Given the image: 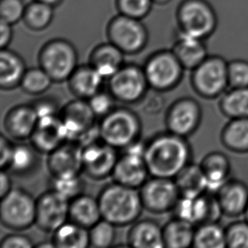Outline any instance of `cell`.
Returning a JSON list of instances; mask_svg holds the SVG:
<instances>
[{
    "label": "cell",
    "instance_id": "6da1fadb",
    "mask_svg": "<svg viewBox=\"0 0 248 248\" xmlns=\"http://www.w3.org/2000/svg\"><path fill=\"white\" fill-rule=\"evenodd\" d=\"M186 138L170 131L156 135L146 142L145 161L150 176L174 179L191 159Z\"/></svg>",
    "mask_w": 248,
    "mask_h": 248
},
{
    "label": "cell",
    "instance_id": "7a4b0ae2",
    "mask_svg": "<svg viewBox=\"0 0 248 248\" xmlns=\"http://www.w3.org/2000/svg\"><path fill=\"white\" fill-rule=\"evenodd\" d=\"M138 190L116 182L103 188L97 198L102 218L116 226L137 221L144 208Z\"/></svg>",
    "mask_w": 248,
    "mask_h": 248
},
{
    "label": "cell",
    "instance_id": "3957f363",
    "mask_svg": "<svg viewBox=\"0 0 248 248\" xmlns=\"http://www.w3.org/2000/svg\"><path fill=\"white\" fill-rule=\"evenodd\" d=\"M101 139L116 149H124L141 139V119L127 107H115L98 124Z\"/></svg>",
    "mask_w": 248,
    "mask_h": 248
},
{
    "label": "cell",
    "instance_id": "277c9868",
    "mask_svg": "<svg viewBox=\"0 0 248 248\" xmlns=\"http://www.w3.org/2000/svg\"><path fill=\"white\" fill-rule=\"evenodd\" d=\"M181 33L206 40L215 33L218 19L215 8L207 0H183L176 11Z\"/></svg>",
    "mask_w": 248,
    "mask_h": 248
},
{
    "label": "cell",
    "instance_id": "5b68a950",
    "mask_svg": "<svg viewBox=\"0 0 248 248\" xmlns=\"http://www.w3.org/2000/svg\"><path fill=\"white\" fill-rule=\"evenodd\" d=\"M38 63L54 82L68 81L78 67V51L64 39H53L41 48Z\"/></svg>",
    "mask_w": 248,
    "mask_h": 248
},
{
    "label": "cell",
    "instance_id": "8992f818",
    "mask_svg": "<svg viewBox=\"0 0 248 248\" xmlns=\"http://www.w3.org/2000/svg\"><path fill=\"white\" fill-rule=\"evenodd\" d=\"M37 199L21 188H13L0 204V219L3 226L13 231L30 228L36 222Z\"/></svg>",
    "mask_w": 248,
    "mask_h": 248
},
{
    "label": "cell",
    "instance_id": "52a82bcc",
    "mask_svg": "<svg viewBox=\"0 0 248 248\" xmlns=\"http://www.w3.org/2000/svg\"><path fill=\"white\" fill-rule=\"evenodd\" d=\"M143 69L150 89L160 93L177 87L185 70L172 50L158 51L152 54Z\"/></svg>",
    "mask_w": 248,
    "mask_h": 248
},
{
    "label": "cell",
    "instance_id": "ba28073f",
    "mask_svg": "<svg viewBox=\"0 0 248 248\" xmlns=\"http://www.w3.org/2000/svg\"><path fill=\"white\" fill-rule=\"evenodd\" d=\"M108 81V92L124 104L140 103L150 89L144 69L138 64H124Z\"/></svg>",
    "mask_w": 248,
    "mask_h": 248
},
{
    "label": "cell",
    "instance_id": "9c48e42d",
    "mask_svg": "<svg viewBox=\"0 0 248 248\" xmlns=\"http://www.w3.org/2000/svg\"><path fill=\"white\" fill-rule=\"evenodd\" d=\"M108 42L124 54L141 52L148 44V32L140 19L120 14L108 24Z\"/></svg>",
    "mask_w": 248,
    "mask_h": 248
},
{
    "label": "cell",
    "instance_id": "30bf717a",
    "mask_svg": "<svg viewBox=\"0 0 248 248\" xmlns=\"http://www.w3.org/2000/svg\"><path fill=\"white\" fill-rule=\"evenodd\" d=\"M145 148L146 143L140 139L123 149L111 175L114 182L134 189L143 186L150 175L145 161Z\"/></svg>",
    "mask_w": 248,
    "mask_h": 248
},
{
    "label": "cell",
    "instance_id": "8fae6325",
    "mask_svg": "<svg viewBox=\"0 0 248 248\" xmlns=\"http://www.w3.org/2000/svg\"><path fill=\"white\" fill-rule=\"evenodd\" d=\"M191 84L202 97L218 96L229 85L228 63L218 55H208L192 71Z\"/></svg>",
    "mask_w": 248,
    "mask_h": 248
},
{
    "label": "cell",
    "instance_id": "7c38bea8",
    "mask_svg": "<svg viewBox=\"0 0 248 248\" xmlns=\"http://www.w3.org/2000/svg\"><path fill=\"white\" fill-rule=\"evenodd\" d=\"M139 192L143 208L157 215L173 210L181 198L175 181L170 178L151 176Z\"/></svg>",
    "mask_w": 248,
    "mask_h": 248
},
{
    "label": "cell",
    "instance_id": "4fadbf2b",
    "mask_svg": "<svg viewBox=\"0 0 248 248\" xmlns=\"http://www.w3.org/2000/svg\"><path fill=\"white\" fill-rule=\"evenodd\" d=\"M70 202L53 189L45 191L37 198L35 225L44 232H55L69 220Z\"/></svg>",
    "mask_w": 248,
    "mask_h": 248
},
{
    "label": "cell",
    "instance_id": "5bb4252c",
    "mask_svg": "<svg viewBox=\"0 0 248 248\" xmlns=\"http://www.w3.org/2000/svg\"><path fill=\"white\" fill-rule=\"evenodd\" d=\"M201 121V108L191 97H182L174 101L165 114L167 131L180 137L186 138L192 134Z\"/></svg>",
    "mask_w": 248,
    "mask_h": 248
},
{
    "label": "cell",
    "instance_id": "9a60e30c",
    "mask_svg": "<svg viewBox=\"0 0 248 248\" xmlns=\"http://www.w3.org/2000/svg\"><path fill=\"white\" fill-rule=\"evenodd\" d=\"M116 148L102 139L82 148L83 172L88 177L100 181L113 174L119 155Z\"/></svg>",
    "mask_w": 248,
    "mask_h": 248
},
{
    "label": "cell",
    "instance_id": "2e32d148",
    "mask_svg": "<svg viewBox=\"0 0 248 248\" xmlns=\"http://www.w3.org/2000/svg\"><path fill=\"white\" fill-rule=\"evenodd\" d=\"M47 166L52 177H69L83 172L82 148L67 141L47 155Z\"/></svg>",
    "mask_w": 248,
    "mask_h": 248
},
{
    "label": "cell",
    "instance_id": "e0dca14e",
    "mask_svg": "<svg viewBox=\"0 0 248 248\" xmlns=\"http://www.w3.org/2000/svg\"><path fill=\"white\" fill-rule=\"evenodd\" d=\"M60 117L67 131L69 141H78L81 136L97 124V116L88 101L78 97L70 101L61 108Z\"/></svg>",
    "mask_w": 248,
    "mask_h": 248
},
{
    "label": "cell",
    "instance_id": "ac0fdd59",
    "mask_svg": "<svg viewBox=\"0 0 248 248\" xmlns=\"http://www.w3.org/2000/svg\"><path fill=\"white\" fill-rule=\"evenodd\" d=\"M176 218L188 222L192 225H200L210 218L218 217L222 212L218 200L210 201L203 194L198 196H181L174 209Z\"/></svg>",
    "mask_w": 248,
    "mask_h": 248
},
{
    "label": "cell",
    "instance_id": "d6986e66",
    "mask_svg": "<svg viewBox=\"0 0 248 248\" xmlns=\"http://www.w3.org/2000/svg\"><path fill=\"white\" fill-rule=\"evenodd\" d=\"M30 141L37 151L45 155L69 141L67 131L60 114L39 118Z\"/></svg>",
    "mask_w": 248,
    "mask_h": 248
},
{
    "label": "cell",
    "instance_id": "ffe728a7",
    "mask_svg": "<svg viewBox=\"0 0 248 248\" xmlns=\"http://www.w3.org/2000/svg\"><path fill=\"white\" fill-rule=\"evenodd\" d=\"M38 120L32 104H20L11 108L5 114L3 126L8 136L15 140H30Z\"/></svg>",
    "mask_w": 248,
    "mask_h": 248
},
{
    "label": "cell",
    "instance_id": "44dd1931",
    "mask_svg": "<svg viewBox=\"0 0 248 248\" xmlns=\"http://www.w3.org/2000/svg\"><path fill=\"white\" fill-rule=\"evenodd\" d=\"M205 40L179 32L171 50L185 70L193 71L208 57Z\"/></svg>",
    "mask_w": 248,
    "mask_h": 248
},
{
    "label": "cell",
    "instance_id": "7402d4cb",
    "mask_svg": "<svg viewBox=\"0 0 248 248\" xmlns=\"http://www.w3.org/2000/svg\"><path fill=\"white\" fill-rule=\"evenodd\" d=\"M104 80L90 64L78 65L68 79V87L75 97L88 100L102 91Z\"/></svg>",
    "mask_w": 248,
    "mask_h": 248
},
{
    "label": "cell",
    "instance_id": "603a6c76",
    "mask_svg": "<svg viewBox=\"0 0 248 248\" xmlns=\"http://www.w3.org/2000/svg\"><path fill=\"white\" fill-rule=\"evenodd\" d=\"M124 56L120 48L108 42L97 45L92 51L88 64L108 80L124 65Z\"/></svg>",
    "mask_w": 248,
    "mask_h": 248
},
{
    "label": "cell",
    "instance_id": "cb8c5ba5",
    "mask_svg": "<svg viewBox=\"0 0 248 248\" xmlns=\"http://www.w3.org/2000/svg\"><path fill=\"white\" fill-rule=\"evenodd\" d=\"M127 243L131 248H165L163 227L153 219L137 220L128 232Z\"/></svg>",
    "mask_w": 248,
    "mask_h": 248
},
{
    "label": "cell",
    "instance_id": "d4e9b609",
    "mask_svg": "<svg viewBox=\"0 0 248 248\" xmlns=\"http://www.w3.org/2000/svg\"><path fill=\"white\" fill-rule=\"evenodd\" d=\"M23 59L8 48H1L0 53V87L2 90H13L20 87L27 71Z\"/></svg>",
    "mask_w": 248,
    "mask_h": 248
},
{
    "label": "cell",
    "instance_id": "484cf974",
    "mask_svg": "<svg viewBox=\"0 0 248 248\" xmlns=\"http://www.w3.org/2000/svg\"><path fill=\"white\" fill-rule=\"evenodd\" d=\"M102 218L97 198L83 193L70 202L69 219L71 221L89 230Z\"/></svg>",
    "mask_w": 248,
    "mask_h": 248
},
{
    "label": "cell",
    "instance_id": "4316f807",
    "mask_svg": "<svg viewBox=\"0 0 248 248\" xmlns=\"http://www.w3.org/2000/svg\"><path fill=\"white\" fill-rule=\"evenodd\" d=\"M218 204L222 212L231 216L244 214L248 205V191L237 182L226 183L218 192Z\"/></svg>",
    "mask_w": 248,
    "mask_h": 248
},
{
    "label": "cell",
    "instance_id": "83f0119b",
    "mask_svg": "<svg viewBox=\"0 0 248 248\" xmlns=\"http://www.w3.org/2000/svg\"><path fill=\"white\" fill-rule=\"evenodd\" d=\"M201 166L205 174L206 191L218 193L227 183L228 159L221 154H212L204 158Z\"/></svg>",
    "mask_w": 248,
    "mask_h": 248
},
{
    "label": "cell",
    "instance_id": "f1b7e54d",
    "mask_svg": "<svg viewBox=\"0 0 248 248\" xmlns=\"http://www.w3.org/2000/svg\"><path fill=\"white\" fill-rule=\"evenodd\" d=\"M51 241L54 248H87L90 247L89 230L69 219L53 232Z\"/></svg>",
    "mask_w": 248,
    "mask_h": 248
},
{
    "label": "cell",
    "instance_id": "f546056e",
    "mask_svg": "<svg viewBox=\"0 0 248 248\" xmlns=\"http://www.w3.org/2000/svg\"><path fill=\"white\" fill-rule=\"evenodd\" d=\"M40 154L31 143L14 145L13 154L7 170L19 176L32 174L39 165Z\"/></svg>",
    "mask_w": 248,
    "mask_h": 248
},
{
    "label": "cell",
    "instance_id": "4dcf8cb0",
    "mask_svg": "<svg viewBox=\"0 0 248 248\" xmlns=\"http://www.w3.org/2000/svg\"><path fill=\"white\" fill-rule=\"evenodd\" d=\"M195 232L194 225L175 217L163 227L165 248H189L193 245Z\"/></svg>",
    "mask_w": 248,
    "mask_h": 248
},
{
    "label": "cell",
    "instance_id": "1f68e13d",
    "mask_svg": "<svg viewBox=\"0 0 248 248\" xmlns=\"http://www.w3.org/2000/svg\"><path fill=\"white\" fill-rule=\"evenodd\" d=\"M181 196H198L206 191V180L201 165L188 164L174 178Z\"/></svg>",
    "mask_w": 248,
    "mask_h": 248
},
{
    "label": "cell",
    "instance_id": "d6a6232c",
    "mask_svg": "<svg viewBox=\"0 0 248 248\" xmlns=\"http://www.w3.org/2000/svg\"><path fill=\"white\" fill-rule=\"evenodd\" d=\"M54 18V6L33 0L27 4L23 21L29 29L39 31L46 29Z\"/></svg>",
    "mask_w": 248,
    "mask_h": 248
},
{
    "label": "cell",
    "instance_id": "836d02e7",
    "mask_svg": "<svg viewBox=\"0 0 248 248\" xmlns=\"http://www.w3.org/2000/svg\"><path fill=\"white\" fill-rule=\"evenodd\" d=\"M223 142L234 151H248V118L232 119L223 132Z\"/></svg>",
    "mask_w": 248,
    "mask_h": 248
},
{
    "label": "cell",
    "instance_id": "e575fe53",
    "mask_svg": "<svg viewBox=\"0 0 248 248\" xmlns=\"http://www.w3.org/2000/svg\"><path fill=\"white\" fill-rule=\"evenodd\" d=\"M192 246L198 248H225L226 232L215 223H205L196 230Z\"/></svg>",
    "mask_w": 248,
    "mask_h": 248
},
{
    "label": "cell",
    "instance_id": "d590c367",
    "mask_svg": "<svg viewBox=\"0 0 248 248\" xmlns=\"http://www.w3.org/2000/svg\"><path fill=\"white\" fill-rule=\"evenodd\" d=\"M224 114L232 119L248 118V87L233 88L221 101Z\"/></svg>",
    "mask_w": 248,
    "mask_h": 248
},
{
    "label": "cell",
    "instance_id": "8d00e7d4",
    "mask_svg": "<svg viewBox=\"0 0 248 248\" xmlns=\"http://www.w3.org/2000/svg\"><path fill=\"white\" fill-rule=\"evenodd\" d=\"M53 82L52 78L39 66L27 69L20 87L26 93L39 96L46 93Z\"/></svg>",
    "mask_w": 248,
    "mask_h": 248
},
{
    "label": "cell",
    "instance_id": "74e56055",
    "mask_svg": "<svg viewBox=\"0 0 248 248\" xmlns=\"http://www.w3.org/2000/svg\"><path fill=\"white\" fill-rule=\"evenodd\" d=\"M116 225L104 218L89 229L90 247L108 248L113 246L116 238Z\"/></svg>",
    "mask_w": 248,
    "mask_h": 248
},
{
    "label": "cell",
    "instance_id": "f35d334b",
    "mask_svg": "<svg viewBox=\"0 0 248 248\" xmlns=\"http://www.w3.org/2000/svg\"><path fill=\"white\" fill-rule=\"evenodd\" d=\"M51 186V189L71 201L78 196L83 194L86 183L80 174L69 177H53Z\"/></svg>",
    "mask_w": 248,
    "mask_h": 248
},
{
    "label": "cell",
    "instance_id": "ab89813d",
    "mask_svg": "<svg viewBox=\"0 0 248 248\" xmlns=\"http://www.w3.org/2000/svg\"><path fill=\"white\" fill-rule=\"evenodd\" d=\"M153 3V0H116L120 14L140 20L148 16Z\"/></svg>",
    "mask_w": 248,
    "mask_h": 248
},
{
    "label": "cell",
    "instance_id": "60d3db41",
    "mask_svg": "<svg viewBox=\"0 0 248 248\" xmlns=\"http://www.w3.org/2000/svg\"><path fill=\"white\" fill-rule=\"evenodd\" d=\"M26 7L23 0H1L0 1V20L15 25L23 20Z\"/></svg>",
    "mask_w": 248,
    "mask_h": 248
},
{
    "label": "cell",
    "instance_id": "b9f144b4",
    "mask_svg": "<svg viewBox=\"0 0 248 248\" xmlns=\"http://www.w3.org/2000/svg\"><path fill=\"white\" fill-rule=\"evenodd\" d=\"M228 80L233 88L248 87V61L235 60L228 63Z\"/></svg>",
    "mask_w": 248,
    "mask_h": 248
},
{
    "label": "cell",
    "instance_id": "7bdbcfd3",
    "mask_svg": "<svg viewBox=\"0 0 248 248\" xmlns=\"http://www.w3.org/2000/svg\"><path fill=\"white\" fill-rule=\"evenodd\" d=\"M87 101L96 116L102 118L114 109L116 100L109 92L100 91Z\"/></svg>",
    "mask_w": 248,
    "mask_h": 248
},
{
    "label": "cell",
    "instance_id": "ee69618b",
    "mask_svg": "<svg viewBox=\"0 0 248 248\" xmlns=\"http://www.w3.org/2000/svg\"><path fill=\"white\" fill-rule=\"evenodd\" d=\"M227 247L248 248V222L236 223L226 231Z\"/></svg>",
    "mask_w": 248,
    "mask_h": 248
},
{
    "label": "cell",
    "instance_id": "f6af8a7d",
    "mask_svg": "<svg viewBox=\"0 0 248 248\" xmlns=\"http://www.w3.org/2000/svg\"><path fill=\"white\" fill-rule=\"evenodd\" d=\"M151 90L152 92L148 91V93L145 95L140 103L142 104L141 108L146 114H157L161 112L165 106V98L160 92Z\"/></svg>",
    "mask_w": 248,
    "mask_h": 248
},
{
    "label": "cell",
    "instance_id": "bcb514c9",
    "mask_svg": "<svg viewBox=\"0 0 248 248\" xmlns=\"http://www.w3.org/2000/svg\"><path fill=\"white\" fill-rule=\"evenodd\" d=\"M35 110L37 112L38 117H47L60 114L59 104L54 97H43L35 101L33 104Z\"/></svg>",
    "mask_w": 248,
    "mask_h": 248
},
{
    "label": "cell",
    "instance_id": "7dc6e473",
    "mask_svg": "<svg viewBox=\"0 0 248 248\" xmlns=\"http://www.w3.org/2000/svg\"><path fill=\"white\" fill-rule=\"evenodd\" d=\"M33 241L28 235L12 233L5 235L0 242L1 248H34Z\"/></svg>",
    "mask_w": 248,
    "mask_h": 248
},
{
    "label": "cell",
    "instance_id": "c3c4849f",
    "mask_svg": "<svg viewBox=\"0 0 248 248\" xmlns=\"http://www.w3.org/2000/svg\"><path fill=\"white\" fill-rule=\"evenodd\" d=\"M14 145L4 135L0 137V167L1 170H7L10 165L13 154Z\"/></svg>",
    "mask_w": 248,
    "mask_h": 248
},
{
    "label": "cell",
    "instance_id": "681fc988",
    "mask_svg": "<svg viewBox=\"0 0 248 248\" xmlns=\"http://www.w3.org/2000/svg\"><path fill=\"white\" fill-rule=\"evenodd\" d=\"M11 24L0 20V46L1 48H6L13 37V30Z\"/></svg>",
    "mask_w": 248,
    "mask_h": 248
},
{
    "label": "cell",
    "instance_id": "f907efd6",
    "mask_svg": "<svg viewBox=\"0 0 248 248\" xmlns=\"http://www.w3.org/2000/svg\"><path fill=\"white\" fill-rule=\"evenodd\" d=\"M11 178L7 170H1L0 173V197L3 198L12 190Z\"/></svg>",
    "mask_w": 248,
    "mask_h": 248
},
{
    "label": "cell",
    "instance_id": "816d5d0a",
    "mask_svg": "<svg viewBox=\"0 0 248 248\" xmlns=\"http://www.w3.org/2000/svg\"><path fill=\"white\" fill-rule=\"evenodd\" d=\"M36 1H39V2L47 3V4H50L52 6L54 7L58 5L59 3H61L62 0H36Z\"/></svg>",
    "mask_w": 248,
    "mask_h": 248
},
{
    "label": "cell",
    "instance_id": "f5cc1de1",
    "mask_svg": "<svg viewBox=\"0 0 248 248\" xmlns=\"http://www.w3.org/2000/svg\"><path fill=\"white\" fill-rule=\"evenodd\" d=\"M170 0H153L154 3H157V4H166L169 3Z\"/></svg>",
    "mask_w": 248,
    "mask_h": 248
},
{
    "label": "cell",
    "instance_id": "db71d44e",
    "mask_svg": "<svg viewBox=\"0 0 248 248\" xmlns=\"http://www.w3.org/2000/svg\"><path fill=\"white\" fill-rule=\"evenodd\" d=\"M245 216H246V219H247V222H248V207H247V208H246V211L245 213Z\"/></svg>",
    "mask_w": 248,
    "mask_h": 248
}]
</instances>
